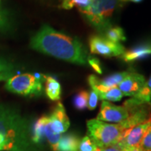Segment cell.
<instances>
[{"label":"cell","mask_w":151,"mask_h":151,"mask_svg":"<svg viewBox=\"0 0 151 151\" xmlns=\"http://www.w3.org/2000/svg\"><path fill=\"white\" fill-rule=\"evenodd\" d=\"M31 48L44 54L78 65H86L87 56L79 40L44 24L30 40Z\"/></svg>","instance_id":"obj_1"},{"label":"cell","mask_w":151,"mask_h":151,"mask_svg":"<svg viewBox=\"0 0 151 151\" xmlns=\"http://www.w3.org/2000/svg\"><path fill=\"white\" fill-rule=\"evenodd\" d=\"M87 62L89 63V65L92 66V68H93V70H95L97 73H98V74H102L103 73L102 66H101L99 60L95 58V57H92V56H89L87 58Z\"/></svg>","instance_id":"obj_26"},{"label":"cell","mask_w":151,"mask_h":151,"mask_svg":"<svg viewBox=\"0 0 151 151\" xmlns=\"http://www.w3.org/2000/svg\"><path fill=\"white\" fill-rule=\"evenodd\" d=\"M104 37L113 43H119L126 40L125 33L123 28L119 26H111L104 32Z\"/></svg>","instance_id":"obj_18"},{"label":"cell","mask_w":151,"mask_h":151,"mask_svg":"<svg viewBox=\"0 0 151 151\" xmlns=\"http://www.w3.org/2000/svg\"><path fill=\"white\" fill-rule=\"evenodd\" d=\"M49 124V116H43L35 122L32 129V141L35 145L40 144L45 139V131Z\"/></svg>","instance_id":"obj_15"},{"label":"cell","mask_w":151,"mask_h":151,"mask_svg":"<svg viewBox=\"0 0 151 151\" xmlns=\"http://www.w3.org/2000/svg\"><path fill=\"white\" fill-rule=\"evenodd\" d=\"M86 126L87 136L99 148L117 145L125 130L122 124H109L97 119L88 120Z\"/></svg>","instance_id":"obj_3"},{"label":"cell","mask_w":151,"mask_h":151,"mask_svg":"<svg viewBox=\"0 0 151 151\" xmlns=\"http://www.w3.org/2000/svg\"><path fill=\"white\" fill-rule=\"evenodd\" d=\"M92 0H60V7L64 9H70L76 7L83 14L91 6Z\"/></svg>","instance_id":"obj_17"},{"label":"cell","mask_w":151,"mask_h":151,"mask_svg":"<svg viewBox=\"0 0 151 151\" xmlns=\"http://www.w3.org/2000/svg\"><path fill=\"white\" fill-rule=\"evenodd\" d=\"M89 47L91 53L104 57H120L125 51V47L123 45L113 43L104 36L97 35L89 38Z\"/></svg>","instance_id":"obj_6"},{"label":"cell","mask_w":151,"mask_h":151,"mask_svg":"<svg viewBox=\"0 0 151 151\" xmlns=\"http://www.w3.org/2000/svg\"><path fill=\"white\" fill-rule=\"evenodd\" d=\"M100 149H101V151H123V150L118 145L107 146V147H103Z\"/></svg>","instance_id":"obj_27"},{"label":"cell","mask_w":151,"mask_h":151,"mask_svg":"<svg viewBox=\"0 0 151 151\" xmlns=\"http://www.w3.org/2000/svg\"><path fill=\"white\" fill-rule=\"evenodd\" d=\"M95 92L98 94L99 99H102L103 101H107V102H119L120 101L124 95L119 90L118 86L113 87L110 89H106V90H94Z\"/></svg>","instance_id":"obj_16"},{"label":"cell","mask_w":151,"mask_h":151,"mask_svg":"<svg viewBox=\"0 0 151 151\" xmlns=\"http://www.w3.org/2000/svg\"><path fill=\"white\" fill-rule=\"evenodd\" d=\"M99 100L98 94L94 90H91L89 92V97H88V103H87V108L89 110H94L97 107V103Z\"/></svg>","instance_id":"obj_24"},{"label":"cell","mask_w":151,"mask_h":151,"mask_svg":"<svg viewBox=\"0 0 151 151\" xmlns=\"http://www.w3.org/2000/svg\"><path fill=\"white\" fill-rule=\"evenodd\" d=\"M0 136L4 151L35 150L29 122L16 109L4 104H0Z\"/></svg>","instance_id":"obj_2"},{"label":"cell","mask_w":151,"mask_h":151,"mask_svg":"<svg viewBox=\"0 0 151 151\" xmlns=\"http://www.w3.org/2000/svg\"><path fill=\"white\" fill-rule=\"evenodd\" d=\"M133 69L128 70L119 71L113 73L112 75L106 76L103 79H100L96 76L90 75L88 76V83L91 86L92 90H106L113 87L118 86L131 73Z\"/></svg>","instance_id":"obj_9"},{"label":"cell","mask_w":151,"mask_h":151,"mask_svg":"<svg viewBox=\"0 0 151 151\" xmlns=\"http://www.w3.org/2000/svg\"><path fill=\"white\" fill-rule=\"evenodd\" d=\"M129 117V112L124 105L118 106L107 101L101 103L97 119L109 124H122Z\"/></svg>","instance_id":"obj_7"},{"label":"cell","mask_w":151,"mask_h":151,"mask_svg":"<svg viewBox=\"0 0 151 151\" xmlns=\"http://www.w3.org/2000/svg\"><path fill=\"white\" fill-rule=\"evenodd\" d=\"M119 1H121V2H131V3L138 4V3H141L143 0H119Z\"/></svg>","instance_id":"obj_28"},{"label":"cell","mask_w":151,"mask_h":151,"mask_svg":"<svg viewBox=\"0 0 151 151\" xmlns=\"http://www.w3.org/2000/svg\"><path fill=\"white\" fill-rule=\"evenodd\" d=\"M145 78L143 75L133 70L129 75L124 78L118 87L124 96L135 97L145 84Z\"/></svg>","instance_id":"obj_10"},{"label":"cell","mask_w":151,"mask_h":151,"mask_svg":"<svg viewBox=\"0 0 151 151\" xmlns=\"http://www.w3.org/2000/svg\"><path fill=\"white\" fill-rule=\"evenodd\" d=\"M134 99L139 103H150L151 101V75L148 81H145V86L141 89V91L135 97Z\"/></svg>","instance_id":"obj_20"},{"label":"cell","mask_w":151,"mask_h":151,"mask_svg":"<svg viewBox=\"0 0 151 151\" xmlns=\"http://www.w3.org/2000/svg\"><path fill=\"white\" fill-rule=\"evenodd\" d=\"M80 139L73 134H61L55 151H77Z\"/></svg>","instance_id":"obj_14"},{"label":"cell","mask_w":151,"mask_h":151,"mask_svg":"<svg viewBox=\"0 0 151 151\" xmlns=\"http://www.w3.org/2000/svg\"><path fill=\"white\" fill-rule=\"evenodd\" d=\"M151 56V40L136 45L124 51L120 58L127 63H134Z\"/></svg>","instance_id":"obj_12"},{"label":"cell","mask_w":151,"mask_h":151,"mask_svg":"<svg viewBox=\"0 0 151 151\" xmlns=\"http://www.w3.org/2000/svg\"><path fill=\"white\" fill-rule=\"evenodd\" d=\"M139 149L141 151H151V120L150 124L141 140Z\"/></svg>","instance_id":"obj_22"},{"label":"cell","mask_w":151,"mask_h":151,"mask_svg":"<svg viewBox=\"0 0 151 151\" xmlns=\"http://www.w3.org/2000/svg\"><path fill=\"white\" fill-rule=\"evenodd\" d=\"M49 118L50 122V128L56 134H63L70 127V120L61 103L56 104Z\"/></svg>","instance_id":"obj_11"},{"label":"cell","mask_w":151,"mask_h":151,"mask_svg":"<svg viewBox=\"0 0 151 151\" xmlns=\"http://www.w3.org/2000/svg\"><path fill=\"white\" fill-rule=\"evenodd\" d=\"M5 88L13 93L24 97L39 96L43 91L40 79L29 73L13 76L6 81Z\"/></svg>","instance_id":"obj_5"},{"label":"cell","mask_w":151,"mask_h":151,"mask_svg":"<svg viewBox=\"0 0 151 151\" xmlns=\"http://www.w3.org/2000/svg\"><path fill=\"white\" fill-rule=\"evenodd\" d=\"M15 73V66L10 61L0 57V81H7Z\"/></svg>","instance_id":"obj_19"},{"label":"cell","mask_w":151,"mask_h":151,"mask_svg":"<svg viewBox=\"0 0 151 151\" xmlns=\"http://www.w3.org/2000/svg\"><path fill=\"white\" fill-rule=\"evenodd\" d=\"M89 92L86 91H80L76 93L73 99V105L77 110H84L87 108Z\"/></svg>","instance_id":"obj_21"},{"label":"cell","mask_w":151,"mask_h":151,"mask_svg":"<svg viewBox=\"0 0 151 151\" xmlns=\"http://www.w3.org/2000/svg\"><path fill=\"white\" fill-rule=\"evenodd\" d=\"M9 28V20L6 13L0 8V32L5 31Z\"/></svg>","instance_id":"obj_25"},{"label":"cell","mask_w":151,"mask_h":151,"mask_svg":"<svg viewBox=\"0 0 151 151\" xmlns=\"http://www.w3.org/2000/svg\"><path fill=\"white\" fill-rule=\"evenodd\" d=\"M123 151H141L139 147L137 148H133V149H129V150H123Z\"/></svg>","instance_id":"obj_29"},{"label":"cell","mask_w":151,"mask_h":151,"mask_svg":"<svg viewBox=\"0 0 151 151\" xmlns=\"http://www.w3.org/2000/svg\"><path fill=\"white\" fill-rule=\"evenodd\" d=\"M150 120L151 119L145 123L135 125L124 130L117 145L122 150H129L139 147L141 140L150 124Z\"/></svg>","instance_id":"obj_8"},{"label":"cell","mask_w":151,"mask_h":151,"mask_svg":"<svg viewBox=\"0 0 151 151\" xmlns=\"http://www.w3.org/2000/svg\"><path fill=\"white\" fill-rule=\"evenodd\" d=\"M94 151H101V149H100L99 147H97V148H96V150H95Z\"/></svg>","instance_id":"obj_30"},{"label":"cell","mask_w":151,"mask_h":151,"mask_svg":"<svg viewBox=\"0 0 151 151\" xmlns=\"http://www.w3.org/2000/svg\"><path fill=\"white\" fill-rule=\"evenodd\" d=\"M45 92L48 98L52 101H59L61 95V86L55 78L50 76H44Z\"/></svg>","instance_id":"obj_13"},{"label":"cell","mask_w":151,"mask_h":151,"mask_svg":"<svg viewBox=\"0 0 151 151\" xmlns=\"http://www.w3.org/2000/svg\"><path fill=\"white\" fill-rule=\"evenodd\" d=\"M97 146L94 142L86 135L81 140H80L79 147L77 151H94Z\"/></svg>","instance_id":"obj_23"},{"label":"cell","mask_w":151,"mask_h":151,"mask_svg":"<svg viewBox=\"0 0 151 151\" xmlns=\"http://www.w3.org/2000/svg\"><path fill=\"white\" fill-rule=\"evenodd\" d=\"M119 0H92L89 9L83 14L89 23L99 31L105 32L111 27L110 19Z\"/></svg>","instance_id":"obj_4"}]
</instances>
